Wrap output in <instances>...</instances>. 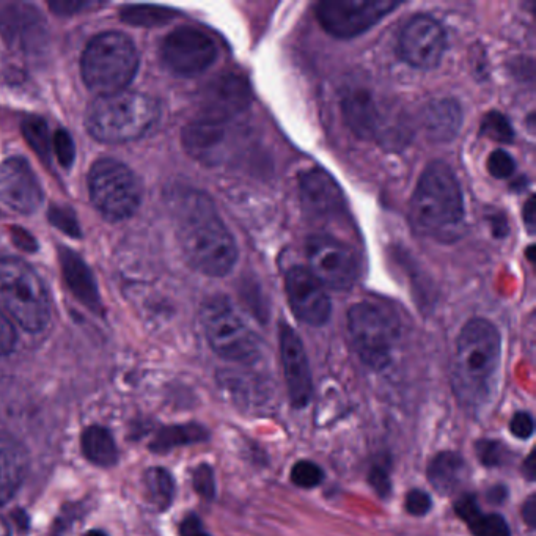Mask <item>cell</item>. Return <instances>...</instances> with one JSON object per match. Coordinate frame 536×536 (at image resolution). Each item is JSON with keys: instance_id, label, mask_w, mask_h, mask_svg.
I'll return each instance as SVG.
<instances>
[{"instance_id": "4", "label": "cell", "mask_w": 536, "mask_h": 536, "mask_svg": "<svg viewBox=\"0 0 536 536\" xmlns=\"http://www.w3.org/2000/svg\"><path fill=\"white\" fill-rule=\"evenodd\" d=\"M159 115L158 103L151 96L123 90L96 98L89 107L87 129L104 144H123L144 136Z\"/></svg>"}, {"instance_id": "17", "label": "cell", "mask_w": 536, "mask_h": 536, "mask_svg": "<svg viewBox=\"0 0 536 536\" xmlns=\"http://www.w3.org/2000/svg\"><path fill=\"white\" fill-rule=\"evenodd\" d=\"M250 101L252 96L246 79L236 74H227L216 79L206 89L200 117L210 118L216 122L233 123L236 117L247 112Z\"/></svg>"}, {"instance_id": "8", "label": "cell", "mask_w": 536, "mask_h": 536, "mask_svg": "<svg viewBox=\"0 0 536 536\" xmlns=\"http://www.w3.org/2000/svg\"><path fill=\"white\" fill-rule=\"evenodd\" d=\"M349 342L360 360L373 370L387 367L398 340V327L392 316L378 305L360 302L348 312Z\"/></svg>"}, {"instance_id": "12", "label": "cell", "mask_w": 536, "mask_h": 536, "mask_svg": "<svg viewBox=\"0 0 536 536\" xmlns=\"http://www.w3.org/2000/svg\"><path fill=\"white\" fill-rule=\"evenodd\" d=\"M161 56L166 67L177 76L192 78L213 65L217 57L214 41L202 30L180 27L167 35Z\"/></svg>"}, {"instance_id": "6", "label": "cell", "mask_w": 536, "mask_h": 536, "mask_svg": "<svg viewBox=\"0 0 536 536\" xmlns=\"http://www.w3.org/2000/svg\"><path fill=\"white\" fill-rule=\"evenodd\" d=\"M82 78L100 96L123 92L133 81L139 54L131 38L106 32L90 41L82 56Z\"/></svg>"}, {"instance_id": "45", "label": "cell", "mask_w": 536, "mask_h": 536, "mask_svg": "<svg viewBox=\"0 0 536 536\" xmlns=\"http://www.w3.org/2000/svg\"><path fill=\"white\" fill-rule=\"evenodd\" d=\"M527 469H524L525 474L529 475V478H533V474H535V466H533V455H530L529 458H527Z\"/></svg>"}, {"instance_id": "1", "label": "cell", "mask_w": 536, "mask_h": 536, "mask_svg": "<svg viewBox=\"0 0 536 536\" xmlns=\"http://www.w3.org/2000/svg\"><path fill=\"white\" fill-rule=\"evenodd\" d=\"M178 239L189 265L205 276L224 277L238 260L235 238L213 202L199 191H186L175 203Z\"/></svg>"}, {"instance_id": "22", "label": "cell", "mask_w": 536, "mask_h": 536, "mask_svg": "<svg viewBox=\"0 0 536 536\" xmlns=\"http://www.w3.org/2000/svg\"><path fill=\"white\" fill-rule=\"evenodd\" d=\"M463 125V111L455 100H439L428 104L423 112L426 136L436 142H452Z\"/></svg>"}, {"instance_id": "29", "label": "cell", "mask_w": 536, "mask_h": 536, "mask_svg": "<svg viewBox=\"0 0 536 536\" xmlns=\"http://www.w3.org/2000/svg\"><path fill=\"white\" fill-rule=\"evenodd\" d=\"M323 478V469L312 461H299L291 469V481L299 488H316Z\"/></svg>"}, {"instance_id": "10", "label": "cell", "mask_w": 536, "mask_h": 536, "mask_svg": "<svg viewBox=\"0 0 536 536\" xmlns=\"http://www.w3.org/2000/svg\"><path fill=\"white\" fill-rule=\"evenodd\" d=\"M398 5L397 0H326L315 12L327 34L349 40L365 34Z\"/></svg>"}, {"instance_id": "34", "label": "cell", "mask_w": 536, "mask_h": 536, "mask_svg": "<svg viewBox=\"0 0 536 536\" xmlns=\"http://www.w3.org/2000/svg\"><path fill=\"white\" fill-rule=\"evenodd\" d=\"M477 455L483 466H499L503 461V445L494 441H480L477 444Z\"/></svg>"}, {"instance_id": "38", "label": "cell", "mask_w": 536, "mask_h": 536, "mask_svg": "<svg viewBox=\"0 0 536 536\" xmlns=\"http://www.w3.org/2000/svg\"><path fill=\"white\" fill-rule=\"evenodd\" d=\"M16 343V332L4 313L0 312V357L12 353Z\"/></svg>"}, {"instance_id": "30", "label": "cell", "mask_w": 536, "mask_h": 536, "mask_svg": "<svg viewBox=\"0 0 536 536\" xmlns=\"http://www.w3.org/2000/svg\"><path fill=\"white\" fill-rule=\"evenodd\" d=\"M481 133L491 137L492 140H499L502 144H510L514 137L513 129H511L507 118L503 117L502 114H497V112H491L483 118Z\"/></svg>"}, {"instance_id": "28", "label": "cell", "mask_w": 536, "mask_h": 536, "mask_svg": "<svg viewBox=\"0 0 536 536\" xmlns=\"http://www.w3.org/2000/svg\"><path fill=\"white\" fill-rule=\"evenodd\" d=\"M173 18V12L164 8L148 7V5H136L123 10V19L136 26H158Z\"/></svg>"}, {"instance_id": "15", "label": "cell", "mask_w": 536, "mask_h": 536, "mask_svg": "<svg viewBox=\"0 0 536 536\" xmlns=\"http://www.w3.org/2000/svg\"><path fill=\"white\" fill-rule=\"evenodd\" d=\"M43 200L40 183L29 162L10 158L0 164V202L10 210L32 214Z\"/></svg>"}, {"instance_id": "41", "label": "cell", "mask_w": 536, "mask_h": 536, "mask_svg": "<svg viewBox=\"0 0 536 536\" xmlns=\"http://www.w3.org/2000/svg\"><path fill=\"white\" fill-rule=\"evenodd\" d=\"M522 514H524V519L529 525H535L536 522V499L535 496L530 497L527 502L524 503V508H522Z\"/></svg>"}, {"instance_id": "39", "label": "cell", "mask_w": 536, "mask_h": 536, "mask_svg": "<svg viewBox=\"0 0 536 536\" xmlns=\"http://www.w3.org/2000/svg\"><path fill=\"white\" fill-rule=\"evenodd\" d=\"M370 485L378 492L379 496H389L392 483H390L389 472H387L386 467L375 466L370 470Z\"/></svg>"}, {"instance_id": "7", "label": "cell", "mask_w": 536, "mask_h": 536, "mask_svg": "<svg viewBox=\"0 0 536 536\" xmlns=\"http://www.w3.org/2000/svg\"><path fill=\"white\" fill-rule=\"evenodd\" d=\"M206 338L217 356L232 362H252L260 353L257 335L244 323L232 302L216 296L203 305Z\"/></svg>"}, {"instance_id": "23", "label": "cell", "mask_w": 536, "mask_h": 536, "mask_svg": "<svg viewBox=\"0 0 536 536\" xmlns=\"http://www.w3.org/2000/svg\"><path fill=\"white\" fill-rule=\"evenodd\" d=\"M467 478V464L453 452H442L434 456L428 466V480L437 492L450 496L463 486Z\"/></svg>"}, {"instance_id": "19", "label": "cell", "mask_w": 536, "mask_h": 536, "mask_svg": "<svg viewBox=\"0 0 536 536\" xmlns=\"http://www.w3.org/2000/svg\"><path fill=\"white\" fill-rule=\"evenodd\" d=\"M301 199L307 213L316 217L335 216L343 210V195L329 173L309 170L301 178Z\"/></svg>"}, {"instance_id": "43", "label": "cell", "mask_w": 536, "mask_h": 536, "mask_svg": "<svg viewBox=\"0 0 536 536\" xmlns=\"http://www.w3.org/2000/svg\"><path fill=\"white\" fill-rule=\"evenodd\" d=\"M505 497H507V489L503 488V486H496L489 492V500L494 503H502Z\"/></svg>"}, {"instance_id": "16", "label": "cell", "mask_w": 536, "mask_h": 536, "mask_svg": "<svg viewBox=\"0 0 536 536\" xmlns=\"http://www.w3.org/2000/svg\"><path fill=\"white\" fill-rule=\"evenodd\" d=\"M280 356L288 395L296 408H304L312 400V375L304 343L287 324L280 326Z\"/></svg>"}, {"instance_id": "36", "label": "cell", "mask_w": 536, "mask_h": 536, "mask_svg": "<svg viewBox=\"0 0 536 536\" xmlns=\"http://www.w3.org/2000/svg\"><path fill=\"white\" fill-rule=\"evenodd\" d=\"M510 430L514 437L518 439H529L535 431V423H533L532 415L527 412H518L514 414L510 422Z\"/></svg>"}, {"instance_id": "27", "label": "cell", "mask_w": 536, "mask_h": 536, "mask_svg": "<svg viewBox=\"0 0 536 536\" xmlns=\"http://www.w3.org/2000/svg\"><path fill=\"white\" fill-rule=\"evenodd\" d=\"M208 434L199 425L169 426L156 434L155 441L151 442L153 452L166 453L180 445L195 444L205 441Z\"/></svg>"}, {"instance_id": "26", "label": "cell", "mask_w": 536, "mask_h": 536, "mask_svg": "<svg viewBox=\"0 0 536 536\" xmlns=\"http://www.w3.org/2000/svg\"><path fill=\"white\" fill-rule=\"evenodd\" d=\"M144 492L151 507L159 511L167 510L175 497V481L169 470L162 467L148 469L144 475Z\"/></svg>"}, {"instance_id": "47", "label": "cell", "mask_w": 536, "mask_h": 536, "mask_svg": "<svg viewBox=\"0 0 536 536\" xmlns=\"http://www.w3.org/2000/svg\"><path fill=\"white\" fill-rule=\"evenodd\" d=\"M84 536H107L106 533L101 532V530H90V532L85 533Z\"/></svg>"}, {"instance_id": "25", "label": "cell", "mask_w": 536, "mask_h": 536, "mask_svg": "<svg viewBox=\"0 0 536 536\" xmlns=\"http://www.w3.org/2000/svg\"><path fill=\"white\" fill-rule=\"evenodd\" d=\"M81 448L85 458L95 466L112 467L117 463L118 450L111 431L93 425L82 433Z\"/></svg>"}, {"instance_id": "5", "label": "cell", "mask_w": 536, "mask_h": 536, "mask_svg": "<svg viewBox=\"0 0 536 536\" xmlns=\"http://www.w3.org/2000/svg\"><path fill=\"white\" fill-rule=\"evenodd\" d=\"M0 309L29 332H40L51 318V301L37 272L18 258H0Z\"/></svg>"}, {"instance_id": "3", "label": "cell", "mask_w": 536, "mask_h": 536, "mask_svg": "<svg viewBox=\"0 0 536 536\" xmlns=\"http://www.w3.org/2000/svg\"><path fill=\"white\" fill-rule=\"evenodd\" d=\"M500 362V335L494 324L470 320L456 340L453 387L463 403H481L489 395Z\"/></svg>"}, {"instance_id": "37", "label": "cell", "mask_w": 536, "mask_h": 536, "mask_svg": "<svg viewBox=\"0 0 536 536\" xmlns=\"http://www.w3.org/2000/svg\"><path fill=\"white\" fill-rule=\"evenodd\" d=\"M54 150L63 166H70L74 159V145L71 137L65 131H59L54 137Z\"/></svg>"}, {"instance_id": "18", "label": "cell", "mask_w": 536, "mask_h": 536, "mask_svg": "<svg viewBox=\"0 0 536 536\" xmlns=\"http://www.w3.org/2000/svg\"><path fill=\"white\" fill-rule=\"evenodd\" d=\"M233 123L216 122L210 118H195L184 129L183 142L189 155L206 164L222 161Z\"/></svg>"}, {"instance_id": "44", "label": "cell", "mask_w": 536, "mask_h": 536, "mask_svg": "<svg viewBox=\"0 0 536 536\" xmlns=\"http://www.w3.org/2000/svg\"><path fill=\"white\" fill-rule=\"evenodd\" d=\"M533 214H535V203H533V199H530L524 210V219L525 222H527V225H529L530 230H532L533 225H535V219H533Z\"/></svg>"}, {"instance_id": "46", "label": "cell", "mask_w": 536, "mask_h": 536, "mask_svg": "<svg viewBox=\"0 0 536 536\" xmlns=\"http://www.w3.org/2000/svg\"><path fill=\"white\" fill-rule=\"evenodd\" d=\"M0 536H12L10 529H8L7 522L0 518Z\"/></svg>"}, {"instance_id": "32", "label": "cell", "mask_w": 536, "mask_h": 536, "mask_svg": "<svg viewBox=\"0 0 536 536\" xmlns=\"http://www.w3.org/2000/svg\"><path fill=\"white\" fill-rule=\"evenodd\" d=\"M24 129H26V136L29 137L30 144L34 145L35 150L41 155H46L49 151V142L45 123L38 118H30L24 125Z\"/></svg>"}, {"instance_id": "14", "label": "cell", "mask_w": 536, "mask_h": 536, "mask_svg": "<svg viewBox=\"0 0 536 536\" xmlns=\"http://www.w3.org/2000/svg\"><path fill=\"white\" fill-rule=\"evenodd\" d=\"M285 290L291 310L302 323L320 327L331 318V299L309 269L302 266L288 269Z\"/></svg>"}, {"instance_id": "35", "label": "cell", "mask_w": 536, "mask_h": 536, "mask_svg": "<svg viewBox=\"0 0 536 536\" xmlns=\"http://www.w3.org/2000/svg\"><path fill=\"white\" fill-rule=\"evenodd\" d=\"M431 505H433L431 497L422 489H412L411 492H408L406 502H404L406 511L412 516H425L431 510Z\"/></svg>"}, {"instance_id": "42", "label": "cell", "mask_w": 536, "mask_h": 536, "mask_svg": "<svg viewBox=\"0 0 536 536\" xmlns=\"http://www.w3.org/2000/svg\"><path fill=\"white\" fill-rule=\"evenodd\" d=\"M84 7H89V4H87V2H56V4H54V8H56L59 13H67L68 8H73L74 12V10H79V8Z\"/></svg>"}, {"instance_id": "40", "label": "cell", "mask_w": 536, "mask_h": 536, "mask_svg": "<svg viewBox=\"0 0 536 536\" xmlns=\"http://www.w3.org/2000/svg\"><path fill=\"white\" fill-rule=\"evenodd\" d=\"M180 533L181 536H211L206 533V530L203 529L202 521L194 514H191L181 522Z\"/></svg>"}, {"instance_id": "9", "label": "cell", "mask_w": 536, "mask_h": 536, "mask_svg": "<svg viewBox=\"0 0 536 536\" xmlns=\"http://www.w3.org/2000/svg\"><path fill=\"white\" fill-rule=\"evenodd\" d=\"M90 197L103 216L122 221L133 216L140 205L142 191L133 170L115 159H101L90 170Z\"/></svg>"}, {"instance_id": "21", "label": "cell", "mask_w": 536, "mask_h": 536, "mask_svg": "<svg viewBox=\"0 0 536 536\" xmlns=\"http://www.w3.org/2000/svg\"><path fill=\"white\" fill-rule=\"evenodd\" d=\"M343 114L349 128L362 139L378 137L381 131V111L373 95L364 89L349 90L343 98Z\"/></svg>"}, {"instance_id": "13", "label": "cell", "mask_w": 536, "mask_h": 536, "mask_svg": "<svg viewBox=\"0 0 536 536\" xmlns=\"http://www.w3.org/2000/svg\"><path fill=\"white\" fill-rule=\"evenodd\" d=\"M447 37L444 27L428 15L409 19L398 37V54L409 67L433 70L444 57Z\"/></svg>"}, {"instance_id": "11", "label": "cell", "mask_w": 536, "mask_h": 536, "mask_svg": "<svg viewBox=\"0 0 536 536\" xmlns=\"http://www.w3.org/2000/svg\"><path fill=\"white\" fill-rule=\"evenodd\" d=\"M307 260L312 276L331 290H349L359 277V260L353 249L334 236H310Z\"/></svg>"}, {"instance_id": "2", "label": "cell", "mask_w": 536, "mask_h": 536, "mask_svg": "<svg viewBox=\"0 0 536 536\" xmlns=\"http://www.w3.org/2000/svg\"><path fill=\"white\" fill-rule=\"evenodd\" d=\"M411 221L417 232L436 241H455L464 227V199L458 178L447 164L431 162L411 200Z\"/></svg>"}, {"instance_id": "24", "label": "cell", "mask_w": 536, "mask_h": 536, "mask_svg": "<svg viewBox=\"0 0 536 536\" xmlns=\"http://www.w3.org/2000/svg\"><path fill=\"white\" fill-rule=\"evenodd\" d=\"M455 511L474 536H511L507 521L500 514L483 513L477 499L470 494L456 500Z\"/></svg>"}, {"instance_id": "33", "label": "cell", "mask_w": 536, "mask_h": 536, "mask_svg": "<svg viewBox=\"0 0 536 536\" xmlns=\"http://www.w3.org/2000/svg\"><path fill=\"white\" fill-rule=\"evenodd\" d=\"M192 480H194L195 491L199 492L200 496L205 497V499H213L214 494H216V481H214L213 469L206 464L197 467L194 470V475H192Z\"/></svg>"}, {"instance_id": "31", "label": "cell", "mask_w": 536, "mask_h": 536, "mask_svg": "<svg viewBox=\"0 0 536 536\" xmlns=\"http://www.w3.org/2000/svg\"><path fill=\"white\" fill-rule=\"evenodd\" d=\"M488 170L492 177L507 180V178L513 177L516 166H514L513 158L508 155L507 151L497 150L489 156Z\"/></svg>"}, {"instance_id": "20", "label": "cell", "mask_w": 536, "mask_h": 536, "mask_svg": "<svg viewBox=\"0 0 536 536\" xmlns=\"http://www.w3.org/2000/svg\"><path fill=\"white\" fill-rule=\"evenodd\" d=\"M26 448L15 437L0 433V505L12 500L27 474Z\"/></svg>"}]
</instances>
